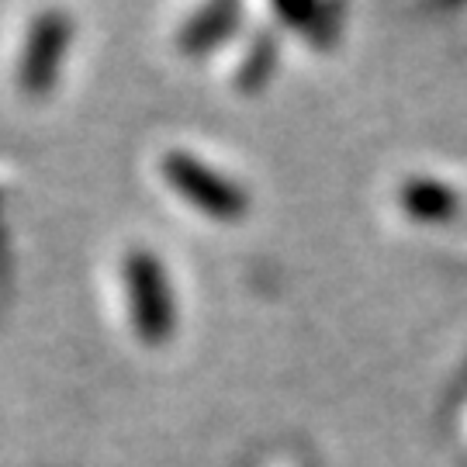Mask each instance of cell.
Segmentation results:
<instances>
[{
    "instance_id": "52a82bcc",
    "label": "cell",
    "mask_w": 467,
    "mask_h": 467,
    "mask_svg": "<svg viewBox=\"0 0 467 467\" xmlns=\"http://www.w3.org/2000/svg\"><path fill=\"white\" fill-rule=\"evenodd\" d=\"M0 201H4V191H0Z\"/></svg>"
},
{
    "instance_id": "6da1fadb",
    "label": "cell",
    "mask_w": 467,
    "mask_h": 467,
    "mask_svg": "<svg viewBox=\"0 0 467 467\" xmlns=\"http://www.w3.org/2000/svg\"><path fill=\"white\" fill-rule=\"evenodd\" d=\"M121 281L129 295L135 336L146 347H163L177 329V305L163 260L146 246H135L121 260Z\"/></svg>"
},
{
    "instance_id": "3957f363",
    "label": "cell",
    "mask_w": 467,
    "mask_h": 467,
    "mask_svg": "<svg viewBox=\"0 0 467 467\" xmlns=\"http://www.w3.org/2000/svg\"><path fill=\"white\" fill-rule=\"evenodd\" d=\"M395 208L419 229H464L467 235V184L436 170H412L395 184Z\"/></svg>"
},
{
    "instance_id": "5b68a950",
    "label": "cell",
    "mask_w": 467,
    "mask_h": 467,
    "mask_svg": "<svg viewBox=\"0 0 467 467\" xmlns=\"http://www.w3.org/2000/svg\"><path fill=\"white\" fill-rule=\"evenodd\" d=\"M235 21H239V7L235 4H208L201 7L194 17H187L177 32V46L184 52H204L215 49L218 42H225L233 35Z\"/></svg>"
},
{
    "instance_id": "8992f818",
    "label": "cell",
    "mask_w": 467,
    "mask_h": 467,
    "mask_svg": "<svg viewBox=\"0 0 467 467\" xmlns=\"http://www.w3.org/2000/svg\"><path fill=\"white\" fill-rule=\"evenodd\" d=\"M274 63H277V42L270 38V35H260V38H253L250 52H246V59L239 63L235 69V87L243 90V94H253V90H260V87L270 80V73H274Z\"/></svg>"
},
{
    "instance_id": "7a4b0ae2",
    "label": "cell",
    "mask_w": 467,
    "mask_h": 467,
    "mask_svg": "<svg viewBox=\"0 0 467 467\" xmlns=\"http://www.w3.org/2000/svg\"><path fill=\"white\" fill-rule=\"evenodd\" d=\"M160 170H163V181L204 215L233 222V218H243L250 212L246 187L235 184L222 170L208 167L191 150H167L160 160Z\"/></svg>"
},
{
    "instance_id": "277c9868",
    "label": "cell",
    "mask_w": 467,
    "mask_h": 467,
    "mask_svg": "<svg viewBox=\"0 0 467 467\" xmlns=\"http://www.w3.org/2000/svg\"><path fill=\"white\" fill-rule=\"evenodd\" d=\"M69 35H73V28H69V17L63 11L35 15L28 38H25V52H21V67H17V84L28 98H46L56 87Z\"/></svg>"
}]
</instances>
